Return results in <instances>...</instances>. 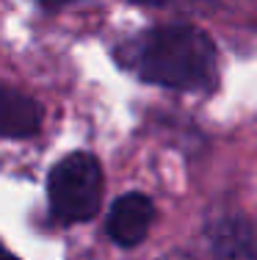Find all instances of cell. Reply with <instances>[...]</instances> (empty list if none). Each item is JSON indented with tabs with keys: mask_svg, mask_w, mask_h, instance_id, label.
I'll list each match as a JSON object with an SVG mask.
<instances>
[{
	"mask_svg": "<svg viewBox=\"0 0 257 260\" xmlns=\"http://www.w3.org/2000/svg\"><path fill=\"white\" fill-rule=\"evenodd\" d=\"M122 64L141 80L180 91H205L218 80L216 45L194 25H163L144 30L122 47Z\"/></svg>",
	"mask_w": 257,
	"mask_h": 260,
	"instance_id": "6da1fadb",
	"label": "cell"
},
{
	"mask_svg": "<svg viewBox=\"0 0 257 260\" xmlns=\"http://www.w3.org/2000/svg\"><path fill=\"white\" fill-rule=\"evenodd\" d=\"M102 166L89 152L61 158L47 177L50 210L64 221H89L102 202Z\"/></svg>",
	"mask_w": 257,
	"mask_h": 260,
	"instance_id": "7a4b0ae2",
	"label": "cell"
},
{
	"mask_svg": "<svg viewBox=\"0 0 257 260\" xmlns=\"http://www.w3.org/2000/svg\"><path fill=\"white\" fill-rule=\"evenodd\" d=\"M152 219H155L152 200L146 194H141V191H130V194L119 197L114 202L111 213H108V221H105V230L114 244L130 249V246H138L146 238V233L152 227Z\"/></svg>",
	"mask_w": 257,
	"mask_h": 260,
	"instance_id": "3957f363",
	"label": "cell"
},
{
	"mask_svg": "<svg viewBox=\"0 0 257 260\" xmlns=\"http://www.w3.org/2000/svg\"><path fill=\"white\" fill-rule=\"evenodd\" d=\"M42 125V108L22 91L0 83V139H28Z\"/></svg>",
	"mask_w": 257,
	"mask_h": 260,
	"instance_id": "277c9868",
	"label": "cell"
},
{
	"mask_svg": "<svg viewBox=\"0 0 257 260\" xmlns=\"http://www.w3.org/2000/svg\"><path fill=\"white\" fill-rule=\"evenodd\" d=\"M210 249L216 260H257L254 233L246 219L224 216L210 224Z\"/></svg>",
	"mask_w": 257,
	"mask_h": 260,
	"instance_id": "5b68a950",
	"label": "cell"
},
{
	"mask_svg": "<svg viewBox=\"0 0 257 260\" xmlns=\"http://www.w3.org/2000/svg\"><path fill=\"white\" fill-rule=\"evenodd\" d=\"M33 3H39L42 6V9H64V6H69L72 3V0H33Z\"/></svg>",
	"mask_w": 257,
	"mask_h": 260,
	"instance_id": "8992f818",
	"label": "cell"
},
{
	"mask_svg": "<svg viewBox=\"0 0 257 260\" xmlns=\"http://www.w3.org/2000/svg\"><path fill=\"white\" fill-rule=\"evenodd\" d=\"M161 260H197L194 255H188V252H171V255L161 257Z\"/></svg>",
	"mask_w": 257,
	"mask_h": 260,
	"instance_id": "52a82bcc",
	"label": "cell"
},
{
	"mask_svg": "<svg viewBox=\"0 0 257 260\" xmlns=\"http://www.w3.org/2000/svg\"><path fill=\"white\" fill-rule=\"evenodd\" d=\"M0 260H20V257H17V255H11V252L6 249L3 244H0Z\"/></svg>",
	"mask_w": 257,
	"mask_h": 260,
	"instance_id": "ba28073f",
	"label": "cell"
},
{
	"mask_svg": "<svg viewBox=\"0 0 257 260\" xmlns=\"http://www.w3.org/2000/svg\"><path fill=\"white\" fill-rule=\"evenodd\" d=\"M133 3H138V6H163V3H169V0H133Z\"/></svg>",
	"mask_w": 257,
	"mask_h": 260,
	"instance_id": "9c48e42d",
	"label": "cell"
}]
</instances>
